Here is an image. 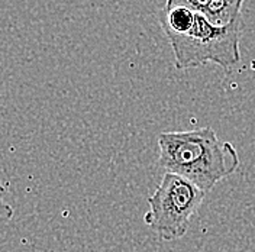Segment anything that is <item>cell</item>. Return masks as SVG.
I'll return each mask as SVG.
<instances>
[{
    "mask_svg": "<svg viewBox=\"0 0 255 252\" xmlns=\"http://www.w3.org/2000/svg\"><path fill=\"white\" fill-rule=\"evenodd\" d=\"M158 167L180 174L205 191L237 171L239 157L231 142H222L212 127L158 135Z\"/></svg>",
    "mask_w": 255,
    "mask_h": 252,
    "instance_id": "6da1fadb",
    "label": "cell"
},
{
    "mask_svg": "<svg viewBox=\"0 0 255 252\" xmlns=\"http://www.w3.org/2000/svg\"><path fill=\"white\" fill-rule=\"evenodd\" d=\"M242 17L226 25H215L206 16L196 12L190 26L183 32L167 33L174 55L177 70H190L213 63L225 71H231L241 61Z\"/></svg>",
    "mask_w": 255,
    "mask_h": 252,
    "instance_id": "7a4b0ae2",
    "label": "cell"
},
{
    "mask_svg": "<svg viewBox=\"0 0 255 252\" xmlns=\"http://www.w3.org/2000/svg\"><path fill=\"white\" fill-rule=\"evenodd\" d=\"M244 1L245 0H165V6H184L205 15L215 25H226L241 16Z\"/></svg>",
    "mask_w": 255,
    "mask_h": 252,
    "instance_id": "277c9868",
    "label": "cell"
},
{
    "mask_svg": "<svg viewBox=\"0 0 255 252\" xmlns=\"http://www.w3.org/2000/svg\"><path fill=\"white\" fill-rule=\"evenodd\" d=\"M12 218H13V207L4 202L1 196V189H0V226L7 223Z\"/></svg>",
    "mask_w": 255,
    "mask_h": 252,
    "instance_id": "5b68a950",
    "label": "cell"
},
{
    "mask_svg": "<svg viewBox=\"0 0 255 252\" xmlns=\"http://www.w3.org/2000/svg\"><path fill=\"white\" fill-rule=\"evenodd\" d=\"M206 191L189 178L164 173L152 196L148 197L145 223L164 241H175L186 235L191 218L205 200Z\"/></svg>",
    "mask_w": 255,
    "mask_h": 252,
    "instance_id": "3957f363",
    "label": "cell"
}]
</instances>
